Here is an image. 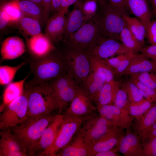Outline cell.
I'll list each match as a JSON object with an SVG mask.
<instances>
[{
	"label": "cell",
	"mask_w": 156,
	"mask_h": 156,
	"mask_svg": "<svg viewBox=\"0 0 156 156\" xmlns=\"http://www.w3.org/2000/svg\"><path fill=\"white\" fill-rule=\"evenodd\" d=\"M23 92L28 101L27 119L51 114L58 108L52 89L48 82L34 78L25 82Z\"/></svg>",
	"instance_id": "1"
},
{
	"label": "cell",
	"mask_w": 156,
	"mask_h": 156,
	"mask_svg": "<svg viewBox=\"0 0 156 156\" xmlns=\"http://www.w3.org/2000/svg\"><path fill=\"white\" fill-rule=\"evenodd\" d=\"M99 6V11L94 18L100 34L105 38L119 40L121 31L127 26L123 16L129 15L131 13L109 2Z\"/></svg>",
	"instance_id": "2"
},
{
	"label": "cell",
	"mask_w": 156,
	"mask_h": 156,
	"mask_svg": "<svg viewBox=\"0 0 156 156\" xmlns=\"http://www.w3.org/2000/svg\"><path fill=\"white\" fill-rule=\"evenodd\" d=\"M54 116L50 114L27 119L22 124L11 128L12 133L22 150L28 155Z\"/></svg>",
	"instance_id": "3"
},
{
	"label": "cell",
	"mask_w": 156,
	"mask_h": 156,
	"mask_svg": "<svg viewBox=\"0 0 156 156\" xmlns=\"http://www.w3.org/2000/svg\"><path fill=\"white\" fill-rule=\"evenodd\" d=\"M60 51L68 71L77 84L81 86L90 72V55L87 51L75 45L64 43Z\"/></svg>",
	"instance_id": "4"
},
{
	"label": "cell",
	"mask_w": 156,
	"mask_h": 156,
	"mask_svg": "<svg viewBox=\"0 0 156 156\" xmlns=\"http://www.w3.org/2000/svg\"><path fill=\"white\" fill-rule=\"evenodd\" d=\"M34 59L29 64L31 71L38 81L47 82L68 71L60 51L55 49L44 57Z\"/></svg>",
	"instance_id": "5"
},
{
	"label": "cell",
	"mask_w": 156,
	"mask_h": 156,
	"mask_svg": "<svg viewBox=\"0 0 156 156\" xmlns=\"http://www.w3.org/2000/svg\"><path fill=\"white\" fill-rule=\"evenodd\" d=\"M47 82L53 90L60 114L74 97L79 85L68 71Z\"/></svg>",
	"instance_id": "6"
},
{
	"label": "cell",
	"mask_w": 156,
	"mask_h": 156,
	"mask_svg": "<svg viewBox=\"0 0 156 156\" xmlns=\"http://www.w3.org/2000/svg\"><path fill=\"white\" fill-rule=\"evenodd\" d=\"M27 98L23 92L6 105L0 115V129L5 130L24 122L27 119Z\"/></svg>",
	"instance_id": "7"
},
{
	"label": "cell",
	"mask_w": 156,
	"mask_h": 156,
	"mask_svg": "<svg viewBox=\"0 0 156 156\" xmlns=\"http://www.w3.org/2000/svg\"><path fill=\"white\" fill-rule=\"evenodd\" d=\"M112 123L94 113L86 116L79 129L86 142L92 146L112 129Z\"/></svg>",
	"instance_id": "8"
},
{
	"label": "cell",
	"mask_w": 156,
	"mask_h": 156,
	"mask_svg": "<svg viewBox=\"0 0 156 156\" xmlns=\"http://www.w3.org/2000/svg\"><path fill=\"white\" fill-rule=\"evenodd\" d=\"M105 38L100 34L94 17L85 23L64 43L72 44L87 50Z\"/></svg>",
	"instance_id": "9"
},
{
	"label": "cell",
	"mask_w": 156,
	"mask_h": 156,
	"mask_svg": "<svg viewBox=\"0 0 156 156\" xmlns=\"http://www.w3.org/2000/svg\"><path fill=\"white\" fill-rule=\"evenodd\" d=\"M63 120L62 114L55 115L38 142L31 149L29 156H51L52 148Z\"/></svg>",
	"instance_id": "10"
},
{
	"label": "cell",
	"mask_w": 156,
	"mask_h": 156,
	"mask_svg": "<svg viewBox=\"0 0 156 156\" xmlns=\"http://www.w3.org/2000/svg\"><path fill=\"white\" fill-rule=\"evenodd\" d=\"M63 120L52 149L51 156H55L61 149L71 141L80 129L86 116L73 117L65 114Z\"/></svg>",
	"instance_id": "11"
},
{
	"label": "cell",
	"mask_w": 156,
	"mask_h": 156,
	"mask_svg": "<svg viewBox=\"0 0 156 156\" xmlns=\"http://www.w3.org/2000/svg\"><path fill=\"white\" fill-rule=\"evenodd\" d=\"M94 103L83 88L79 85L75 96L64 114L76 117L88 116L97 110Z\"/></svg>",
	"instance_id": "12"
},
{
	"label": "cell",
	"mask_w": 156,
	"mask_h": 156,
	"mask_svg": "<svg viewBox=\"0 0 156 156\" xmlns=\"http://www.w3.org/2000/svg\"><path fill=\"white\" fill-rule=\"evenodd\" d=\"M87 51L90 55L103 59L112 57L117 54H124L131 51L118 40L107 38Z\"/></svg>",
	"instance_id": "13"
},
{
	"label": "cell",
	"mask_w": 156,
	"mask_h": 156,
	"mask_svg": "<svg viewBox=\"0 0 156 156\" xmlns=\"http://www.w3.org/2000/svg\"><path fill=\"white\" fill-rule=\"evenodd\" d=\"M91 150V146L86 142L79 130L55 156H90Z\"/></svg>",
	"instance_id": "14"
},
{
	"label": "cell",
	"mask_w": 156,
	"mask_h": 156,
	"mask_svg": "<svg viewBox=\"0 0 156 156\" xmlns=\"http://www.w3.org/2000/svg\"><path fill=\"white\" fill-rule=\"evenodd\" d=\"M27 45L34 59L44 57L55 49L50 39L41 33L27 39Z\"/></svg>",
	"instance_id": "15"
},
{
	"label": "cell",
	"mask_w": 156,
	"mask_h": 156,
	"mask_svg": "<svg viewBox=\"0 0 156 156\" xmlns=\"http://www.w3.org/2000/svg\"><path fill=\"white\" fill-rule=\"evenodd\" d=\"M65 15L58 11L49 18L46 23L45 34L53 44L63 38L66 19Z\"/></svg>",
	"instance_id": "16"
},
{
	"label": "cell",
	"mask_w": 156,
	"mask_h": 156,
	"mask_svg": "<svg viewBox=\"0 0 156 156\" xmlns=\"http://www.w3.org/2000/svg\"><path fill=\"white\" fill-rule=\"evenodd\" d=\"M0 156H26L10 128L0 132Z\"/></svg>",
	"instance_id": "17"
},
{
	"label": "cell",
	"mask_w": 156,
	"mask_h": 156,
	"mask_svg": "<svg viewBox=\"0 0 156 156\" xmlns=\"http://www.w3.org/2000/svg\"><path fill=\"white\" fill-rule=\"evenodd\" d=\"M85 23L82 9V2L79 0L75 4L74 8L66 18L63 37V38H64V42L67 41Z\"/></svg>",
	"instance_id": "18"
},
{
	"label": "cell",
	"mask_w": 156,
	"mask_h": 156,
	"mask_svg": "<svg viewBox=\"0 0 156 156\" xmlns=\"http://www.w3.org/2000/svg\"><path fill=\"white\" fill-rule=\"evenodd\" d=\"M25 45L23 40L17 36L6 38L3 42L1 53L2 60H12L17 58L25 51Z\"/></svg>",
	"instance_id": "19"
},
{
	"label": "cell",
	"mask_w": 156,
	"mask_h": 156,
	"mask_svg": "<svg viewBox=\"0 0 156 156\" xmlns=\"http://www.w3.org/2000/svg\"><path fill=\"white\" fill-rule=\"evenodd\" d=\"M131 13L142 23L147 30L153 16L148 0H126Z\"/></svg>",
	"instance_id": "20"
},
{
	"label": "cell",
	"mask_w": 156,
	"mask_h": 156,
	"mask_svg": "<svg viewBox=\"0 0 156 156\" xmlns=\"http://www.w3.org/2000/svg\"><path fill=\"white\" fill-rule=\"evenodd\" d=\"M121 85L114 80L105 82L94 101L97 109L103 106L112 104Z\"/></svg>",
	"instance_id": "21"
},
{
	"label": "cell",
	"mask_w": 156,
	"mask_h": 156,
	"mask_svg": "<svg viewBox=\"0 0 156 156\" xmlns=\"http://www.w3.org/2000/svg\"><path fill=\"white\" fill-rule=\"evenodd\" d=\"M145 72L156 73V61L147 58L140 54L137 55L120 76Z\"/></svg>",
	"instance_id": "22"
},
{
	"label": "cell",
	"mask_w": 156,
	"mask_h": 156,
	"mask_svg": "<svg viewBox=\"0 0 156 156\" xmlns=\"http://www.w3.org/2000/svg\"><path fill=\"white\" fill-rule=\"evenodd\" d=\"M105 82L104 78L101 75L91 71L81 86L94 102Z\"/></svg>",
	"instance_id": "23"
},
{
	"label": "cell",
	"mask_w": 156,
	"mask_h": 156,
	"mask_svg": "<svg viewBox=\"0 0 156 156\" xmlns=\"http://www.w3.org/2000/svg\"><path fill=\"white\" fill-rule=\"evenodd\" d=\"M29 76L28 74L23 79L10 83L7 86L3 93V103L0 106V112L3 111L6 105L23 94L25 83Z\"/></svg>",
	"instance_id": "24"
},
{
	"label": "cell",
	"mask_w": 156,
	"mask_h": 156,
	"mask_svg": "<svg viewBox=\"0 0 156 156\" xmlns=\"http://www.w3.org/2000/svg\"><path fill=\"white\" fill-rule=\"evenodd\" d=\"M90 55V72L101 75L104 78L106 82L114 80L116 76L115 71L107 64L105 60L91 55Z\"/></svg>",
	"instance_id": "25"
},
{
	"label": "cell",
	"mask_w": 156,
	"mask_h": 156,
	"mask_svg": "<svg viewBox=\"0 0 156 156\" xmlns=\"http://www.w3.org/2000/svg\"><path fill=\"white\" fill-rule=\"evenodd\" d=\"M117 140L112 129L103 135L91 147L90 156L99 153L112 149L116 145Z\"/></svg>",
	"instance_id": "26"
},
{
	"label": "cell",
	"mask_w": 156,
	"mask_h": 156,
	"mask_svg": "<svg viewBox=\"0 0 156 156\" xmlns=\"http://www.w3.org/2000/svg\"><path fill=\"white\" fill-rule=\"evenodd\" d=\"M24 15L34 18L40 23L43 21V9L35 3L28 0H15Z\"/></svg>",
	"instance_id": "27"
},
{
	"label": "cell",
	"mask_w": 156,
	"mask_h": 156,
	"mask_svg": "<svg viewBox=\"0 0 156 156\" xmlns=\"http://www.w3.org/2000/svg\"><path fill=\"white\" fill-rule=\"evenodd\" d=\"M119 40L131 51L135 53L140 51L144 45L137 38L127 26L121 31Z\"/></svg>",
	"instance_id": "28"
},
{
	"label": "cell",
	"mask_w": 156,
	"mask_h": 156,
	"mask_svg": "<svg viewBox=\"0 0 156 156\" xmlns=\"http://www.w3.org/2000/svg\"><path fill=\"white\" fill-rule=\"evenodd\" d=\"M123 18L128 28L137 38L144 44L146 31L141 21L137 18L132 17L127 15L125 14Z\"/></svg>",
	"instance_id": "29"
},
{
	"label": "cell",
	"mask_w": 156,
	"mask_h": 156,
	"mask_svg": "<svg viewBox=\"0 0 156 156\" xmlns=\"http://www.w3.org/2000/svg\"><path fill=\"white\" fill-rule=\"evenodd\" d=\"M16 23L26 35L32 36L41 33L40 23L36 19L24 16Z\"/></svg>",
	"instance_id": "30"
},
{
	"label": "cell",
	"mask_w": 156,
	"mask_h": 156,
	"mask_svg": "<svg viewBox=\"0 0 156 156\" xmlns=\"http://www.w3.org/2000/svg\"><path fill=\"white\" fill-rule=\"evenodd\" d=\"M25 64V62H23L15 66H1L0 84L3 85L9 83L14 79L18 71Z\"/></svg>",
	"instance_id": "31"
},
{
	"label": "cell",
	"mask_w": 156,
	"mask_h": 156,
	"mask_svg": "<svg viewBox=\"0 0 156 156\" xmlns=\"http://www.w3.org/2000/svg\"><path fill=\"white\" fill-rule=\"evenodd\" d=\"M0 9L8 16L10 23H17L24 16L15 0L2 5Z\"/></svg>",
	"instance_id": "32"
},
{
	"label": "cell",
	"mask_w": 156,
	"mask_h": 156,
	"mask_svg": "<svg viewBox=\"0 0 156 156\" xmlns=\"http://www.w3.org/2000/svg\"><path fill=\"white\" fill-rule=\"evenodd\" d=\"M130 76L131 78L136 79L156 91V73L145 72Z\"/></svg>",
	"instance_id": "33"
},
{
	"label": "cell",
	"mask_w": 156,
	"mask_h": 156,
	"mask_svg": "<svg viewBox=\"0 0 156 156\" xmlns=\"http://www.w3.org/2000/svg\"><path fill=\"white\" fill-rule=\"evenodd\" d=\"M98 3L95 0L82 2V9L85 22L94 17L97 11Z\"/></svg>",
	"instance_id": "34"
},
{
	"label": "cell",
	"mask_w": 156,
	"mask_h": 156,
	"mask_svg": "<svg viewBox=\"0 0 156 156\" xmlns=\"http://www.w3.org/2000/svg\"><path fill=\"white\" fill-rule=\"evenodd\" d=\"M154 103L146 99H142L136 103H131L130 107L131 115L138 116L142 115L151 107Z\"/></svg>",
	"instance_id": "35"
},
{
	"label": "cell",
	"mask_w": 156,
	"mask_h": 156,
	"mask_svg": "<svg viewBox=\"0 0 156 156\" xmlns=\"http://www.w3.org/2000/svg\"><path fill=\"white\" fill-rule=\"evenodd\" d=\"M128 95L131 103L139 102L143 99L136 84L130 79L124 83Z\"/></svg>",
	"instance_id": "36"
},
{
	"label": "cell",
	"mask_w": 156,
	"mask_h": 156,
	"mask_svg": "<svg viewBox=\"0 0 156 156\" xmlns=\"http://www.w3.org/2000/svg\"><path fill=\"white\" fill-rule=\"evenodd\" d=\"M120 109L112 104L102 106L97 109L100 115L103 116L106 114L109 115L112 118V122L114 124L116 121V117L120 113Z\"/></svg>",
	"instance_id": "37"
},
{
	"label": "cell",
	"mask_w": 156,
	"mask_h": 156,
	"mask_svg": "<svg viewBox=\"0 0 156 156\" xmlns=\"http://www.w3.org/2000/svg\"><path fill=\"white\" fill-rule=\"evenodd\" d=\"M137 55L135 53L131 51H130L125 53L124 57L117 68L114 70L116 75L120 76Z\"/></svg>",
	"instance_id": "38"
},
{
	"label": "cell",
	"mask_w": 156,
	"mask_h": 156,
	"mask_svg": "<svg viewBox=\"0 0 156 156\" xmlns=\"http://www.w3.org/2000/svg\"><path fill=\"white\" fill-rule=\"evenodd\" d=\"M117 92L114 103L120 109H122L127 104L128 94L125 83L121 85Z\"/></svg>",
	"instance_id": "39"
},
{
	"label": "cell",
	"mask_w": 156,
	"mask_h": 156,
	"mask_svg": "<svg viewBox=\"0 0 156 156\" xmlns=\"http://www.w3.org/2000/svg\"><path fill=\"white\" fill-rule=\"evenodd\" d=\"M137 142L136 137L132 134H129L124 137L120 143L119 150L123 154L126 153L130 148L135 145Z\"/></svg>",
	"instance_id": "40"
},
{
	"label": "cell",
	"mask_w": 156,
	"mask_h": 156,
	"mask_svg": "<svg viewBox=\"0 0 156 156\" xmlns=\"http://www.w3.org/2000/svg\"><path fill=\"white\" fill-rule=\"evenodd\" d=\"M130 79L136 84L139 89L144 92L146 99L153 103L156 102V91L136 79L131 78Z\"/></svg>",
	"instance_id": "41"
},
{
	"label": "cell",
	"mask_w": 156,
	"mask_h": 156,
	"mask_svg": "<svg viewBox=\"0 0 156 156\" xmlns=\"http://www.w3.org/2000/svg\"><path fill=\"white\" fill-rule=\"evenodd\" d=\"M156 122V102L154 103L148 110L144 120V126L148 129V132L153 125Z\"/></svg>",
	"instance_id": "42"
},
{
	"label": "cell",
	"mask_w": 156,
	"mask_h": 156,
	"mask_svg": "<svg viewBox=\"0 0 156 156\" xmlns=\"http://www.w3.org/2000/svg\"><path fill=\"white\" fill-rule=\"evenodd\" d=\"M146 37L151 45H156V20L151 21L146 31Z\"/></svg>",
	"instance_id": "43"
},
{
	"label": "cell",
	"mask_w": 156,
	"mask_h": 156,
	"mask_svg": "<svg viewBox=\"0 0 156 156\" xmlns=\"http://www.w3.org/2000/svg\"><path fill=\"white\" fill-rule=\"evenodd\" d=\"M140 51L143 57L156 61V45L143 47Z\"/></svg>",
	"instance_id": "44"
},
{
	"label": "cell",
	"mask_w": 156,
	"mask_h": 156,
	"mask_svg": "<svg viewBox=\"0 0 156 156\" xmlns=\"http://www.w3.org/2000/svg\"><path fill=\"white\" fill-rule=\"evenodd\" d=\"M43 6V22L45 23L49 19L51 12L52 0H42Z\"/></svg>",
	"instance_id": "45"
},
{
	"label": "cell",
	"mask_w": 156,
	"mask_h": 156,
	"mask_svg": "<svg viewBox=\"0 0 156 156\" xmlns=\"http://www.w3.org/2000/svg\"><path fill=\"white\" fill-rule=\"evenodd\" d=\"M125 54L118 55L115 57L104 59L107 64L114 70L117 68L124 57Z\"/></svg>",
	"instance_id": "46"
},
{
	"label": "cell",
	"mask_w": 156,
	"mask_h": 156,
	"mask_svg": "<svg viewBox=\"0 0 156 156\" xmlns=\"http://www.w3.org/2000/svg\"><path fill=\"white\" fill-rule=\"evenodd\" d=\"M79 0H62L61 5L60 11L65 14L68 11L69 6L73 4H75Z\"/></svg>",
	"instance_id": "47"
},
{
	"label": "cell",
	"mask_w": 156,
	"mask_h": 156,
	"mask_svg": "<svg viewBox=\"0 0 156 156\" xmlns=\"http://www.w3.org/2000/svg\"><path fill=\"white\" fill-rule=\"evenodd\" d=\"M10 23L9 18L6 14L2 10L0 12V28L2 29Z\"/></svg>",
	"instance_id": "48"
},
{
	"label": "cell",
	"mask_w": 156,
	"mask_h": 156,
	"mask_svg": "<svg viewBox=\"0 0 156 156\" xmlns=\"http://www.w3.org/2000/svg\"><path fill=\"white\" fill-rule=\"evenodd\" d=\"M151 140L148 148L149 155L156 156V137L150 138Z\"/></svg>",
	"instance_id": "49"
},
{
	"label": "cell",
	"mask_w": 156,
	"mask_h": 156,
	"mask_svg": "<svg viewBox=\"0 0 156 156\" xmlns=\"http://www.w3.org/2000/svg\"><path fill=\"white\" fill-rule=\"evenodd\" d=\"M112 4L131 13L127 7L126 0H109Z\"/></svg>",
	"instance_id": "50"
},
{
	"label": "cell",
	"mask_w": 156,
	"mask_h": 156,
	"mask_svg": "<svg viewBox=\"0 0 156 156\" xmlns=\"http://www.w3.org/2000/svg\"><path fill=\"white\" fill-rule=\"evenodd\" d=\"M62 0H52L51 12L54 14L59 11Z\"/></svg>",
	"instance_id": "51"
},
{
	"label": "cell",
	"mask_w": 156,
	"mask_h": 156,
	"mask_svg": "<svg viewBox=\"0 0 156 156\" xmlns=\"http://www.w3.org/2000/svg\"><path fill=\"white\" fill-rule=\"evenodd\" d=\"M151 5L153 17H156V0H148Z\"/></svg>",
	"instance_id": "52"
},
{
	"label": "cell",
	"mask_w": 156,
	"mask_h": 156,
	"mask_svg": "<svg viewBox=\"0 0 156 156\" xmlns=\"http://www.w3.org/2000/svg\"><path fill=\"white\" fill-rule=\"evenodd\" d=\"M112 150V149H111ZM111 150L106 151L100 152L95 154L94 156H115L116 154Z\"/></svg>",
	"instance_id": "53"
},
{
	"label": "cell",
	"mask_w": 156,
	"mask_h": 156,
	"mask_svg": "<svg viewBox=\"0 0 156 156\" xmlns=\"http://www.w3.org/2000/svg\"><path fill=\"white\" fill-rule=\"evenodd\" d=\"M150 138L156 137V122L153 125L149 132Z\"/></svg>",
	"instance_id": "54"
},
{
	"label": "cell",
	"mask_w": 156,
	"mask_h": 156,
	"mask_svg": "<svg viewBox=\"0 0 156 156\" xmlns=\"http://www.w3.org/2000/svg\"><path fill=\"white\" fill-rule=\"evenodd\" d=\"M34 2L41 8L43 10V6L42 0H28Z\"/></svg>",
	"instance_id": "55"
},
{
	"label": "cell",
	"mask_w": 156,
	"mask_h": 156,
	"mask_svg": "<svg viewBox=\"0 0 156 156\" xmlns=\"http://www.w3.org/2000/svg\"><path fill=\"white\" fill-rule=\"evenodd\" d=\"M99 5H101L106 2L107 0H95Z\"/></svg>",
	"instance_id": "56"
},
{
	"label": "cell",
	"mask_w": 156,
	"mask_h": 156,
	"mask_svg": "<svg viewBox=\"0 0 156 156\" xmlns=\"http://www.w3.org/2000/svg\"><path fill=\"white\" fill-rule=\"evenodd\" d=\"M7 0H1V3L2 5L6 2Z\"/></svg>",
	"instance_id": "57"
}]
</instances>
